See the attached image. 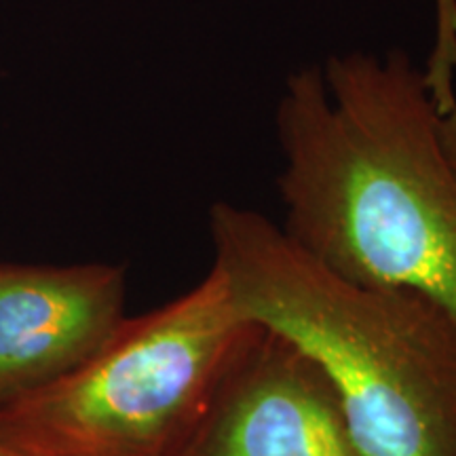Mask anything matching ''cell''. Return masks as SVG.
Instances as JSON below:
<instances>
[{"label": "cell", "instance_id": "obj_8", "mask_svg": "<svg viewBox=\"0 0 456 456\" xmlns=\"http://www.w3.org/2000/svg\"><path fill=\"white\" fill-rule=\"evenodd\" d=\"M0 456H28V454H21V452H17V450L7 448V446H3V444H0Z\"/></svg>", "mask_w": 456, "mask_h": 456}, {"label": "cell", "instance_id": "obj_7", "mask_svg": "<svg viewBox=\"0 0 456 456\" xmlns=\"http://www.w3.org/2000/svg\"><path fill=\"white\" fill-rule=\"evenodd\" d=\"M442 140L444 146H446L448 157L452 159L454 167H456V106L452 110H448L446 114H442Z\"/></svg>", "mask_w": 456, "mask_h": 456}, {"label": "cell", "instance_id": "obj_4", "mask_svg": "<svg viewBox=\"0 0 456 456\" xmlns=\"http://www.w3.org/2000/svg\"><path fill=\"white\" fill-rule=\"evenodd\" d=\"M175 456H363L322 372L254 326Z\"/></svg>", "mask_w": 456, "mask_h": 456}, {"label": "cell", "instance_id": "obj_1", "mask_svg": "<svg viewBox=\"0 0 456 456\" xmlns=\"http://www.w3.org/2000/svg\"><path fill=\"white\" fill-rule=\"evenodd\" d=\"M283 232L349 281L456 319V167L423 68L353 51L289 74L277 104Z\"/></svg>", "mask_w": 456, "mask_h": 456}, {"label": "cell", "instance_id": "obj_6", "mask_svg": "<svg viewBox=\"0 0 456 456\" xmlns=\"http://www.w3.org/2000/svg\"><path fill=\"white\" fill-rule=\"evenodd\" d=\"M433 47L423 72L440 112H448L456 106V0H433Z\"/></svg>", "mask_w": 456, "mask_h": 456}, {"label": "cell", "instance_id": "obj_2", "mask_svg": "<svg viewBox=\"0 0 456 456\" xmlns=\"http://www.w3.org/2000/svg\"><path fill=\"white\" fill-rule=\"evenodd\" d=\"M214 265L249 322L305 353L363 456H456V319L336 275L254 209H209Z\"/></svg>", "mask_w": 456, "mask_h": 456}, {"label": "cell", "instance_id": "obj_5", "mask_svg": "<svg viewBox=\"0 0 456 456\" xmlns=\"http://www.w3.org/2000/svg\"><path fill=\"white\" fill-rule=\"evenodd\" d=\"M123 266L0 262V408L64 379L125 317Z\"/></svg>", "mask_w": 456, "mask_h": 456}, {"label": "cell", "instance_id": "obj_3", "mask_svg": "<svg viewBox=\"0 0 456 456\" xmlns=\"http://www.w3.org/2000/svg\"><path fill=\"white\" fill-rule=\"evenodd\" d=\"M254 326L212 266L175 300L125 317L64 379L0 408V444L28 456H175Z\"/></svg>", "mask_w": 456, "mask_h": 456}]
</instances>
